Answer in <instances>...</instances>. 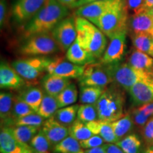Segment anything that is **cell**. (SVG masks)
Wrapping results in <instances>:
<instances>
[{"instance_id": "6da1fadb", "label": "cell", "mask_w": 153, "mask_h": 153, "mask_svg": "<svg viewBox=\"0 0 153 153\" xmlns=\"http://www.w3.org/2000/svg\"><path fill=\"white\" fill-rule=\"evenodd\" d=\"M69 14V7L58 0H47L37 14L24 24L23 36L25 38L33 34L51 32Z\"/></svg>"}, {"instance_id": "7a4b0ae2", "label": "cell", "mask_w": 153, "mask_h": 153, "mask_svg": "<svg viewBox=\"0 0 153 153\" xmlns=\"http://www.w3.org/2000/svg\"><path fill=\"white\" fill-rule=\"evenodd\" d=\"M76 39L86 51L97 58L102 57L107 47V36L87 19L75 16Z\"/></svg>"}, {"instance_id": "3957f363", "label": "cell", "mask_w": 153, "mask_h": 153, "mask_svg": "<svg viewBox=\"0 0 153 153\" xmlns=\"http://www.w3.org/2000/svg\"><path fill=\"white\" fill-rule=\"evenodd\" d=\"M128 5L126 0H117L111 8L98 19L91 22L107 37L128 30Z\"/></svg>"}, {"instance_id": "277c9868", "label": "cell", "mask_w": 153, "mask_h": 153, "mask_svg": "<svg viewBox=\"0 0 153 153\" xmlns=\"http://www.w3.org/2000/svg\"><path fill=\"white\" fill-rule=\"evenodd\" d=\"M116 85L105 88L96 104L99 119L111 123L124 116L125 96Z\"/></svg>"}, {"instance_id": "5b68a950", "label": "cell", "mask_w": 153, "mask_h": 153, "mask_svg": "<svg viewBox=\"0 0 153 153\" xmlns=\"http://www.w3.org/2000/svg\"><path fill=\"white\" fill-rule=\"evenodd\" d=\"M61 51L51 32L36 33L24 38L19 53L26 57L47 56Z\"/></svg>"}, {"instance_id": "8992f818", "label": "cell", "mask_w": 153, "mask_h": 153, "mask_svg": "<svg viewBox=\"0 0 153 153\" xmlns=\"http://www.w3.org/2000/svg\"><path fill=\"white\" fill-rule=\"evenodd\" d=\"M105 65L111 76L113 82L126 91H128L137 82L152 76V73L137 70L128 62H120Z\"/></svg>"}, {"instance_id": "52a82bcc", "label": "cell", "mask_w": 153, "mask_h": 153, "mask_svg": "<svg viewBox=\"0 0 153 153\" xmlns=\"http://www.w3.org/2000/svg\"><path fill=\"white\" fill-rule=\"evenodd\" d=\"M48 56H30L19 59L11 62V66L21 76L30 84L43 77L47 72L48 66L53 60Z\"/></svg>"}, {"instance_id": "ba28073f", "label": "cell", "mask_w": 153, "mask_h": 153, "mask_svg": "<svg viewBox=\"0 0 153 153\" xmlns=\"http://www.w3.org/2000/svg\"><path fill=\"white\" fill-rule=\"evenodd\" d=\"M62 52H65L77 37L75 16H67L51 31Z\"/></svg>"}, {"instance_id": "9c48e42d", "label": "cell", "mask_w": 153, "mask_h": 153, "mask_svg": "<svg viewBox=\"0 0 153 153\" xmlns=\"http://www.w3.org/2000/svg\"><path fill=\"white\" fill-rule=\"evenodd\" d=\"M78 80L79 86H93L103 88H106L113 82L106 66L101 62L86 65L85 72Z\"/></svg>"}, {"instance_id": "30bf717a", "label": "cell", "mask_w": 153, "mask_h": 153, "mask_svg": "<svg viewBox=\"0 0 153 153\" xmlns=\"http://www.w3.org/2000/svg\"><path fill=\"white\" fill-rule=\"evenodd\" d=\"M47 0H15L11 7V16L15 23L26 24L42 8Z\"/></svg>"}, {"instance_id": "8fae6325", "label": "cell", "mask_w": 153, "mask_h": 153, "mask_svg": "<svg viewBox=\"0 0 153 153\" xmlns=\"http://www.w3.org/2000/svg\"><path fill=\"white\" fill-rule=\"evenodd\" d=\"M127 31L123 30L110 38V43L100 58L101 63L104 65L115 64L123 60L126 52Z\"/></svg>"}, {"instance_id": "7c38bea8", "label": "cell", "mask_w": 153, "mask_h": 153, "mask_svg": "<svg viewBox=\"0 0 153 153\" xmlns=\"http://www.w3.org/2000/svg\"><path fill=\"white\" fill-rule=\"evenodd\" d=\"M86 65H78L62 57H54L47 68V73L69 79H79L85 72Z\"/></svg>"}, {"instance_id": "4fadbf2b", "label": "cell", "mask_w": 153, "mask_h": 153, "mask_svg": "<svg viewBox=\"0 0 153 153\" xmlns=\"http://www.w3.org/2000/svg\"><path fill=\"white\" fill-rule=\"evenodd\" d=\"M1 153H35L29 144L19 140L11 132V127L1 126L0 131Z\"/></svg>"}, {"instance_id": "5bb4252c", "label": "cell", "mask_w": 153, "mask_h": 153, "mask_svg": "<svg viewBox=\"0 0 153 153\" xmlns=\"http://www.w3.org/2000/svg\"><path fill=\"white\" fill-rule=\"evenodd\" d=\"M133 106L138 107L153 101V77L142 80L134 85L128 91Z\"/></svg>"}, {"instance_id": "9a60e30c", "label": "cell", "mask_w": 153, "mask_h": 153, "mask_svg": "<svg viewBox=\"0 0 153 153\" xmlns=\"http://www.w3.org/2000/svg\"><path fill=\"white\" fill-rule=\"evenodd\" d=\"M27 85V82L14 70L12 66L5 62L0 65V87L3 89L18 90Z\"/></svg>"}, {"instance_id": "2e32d148", "label": "cell", "mask_w": 153, "mask_h": 153, "mask_svg": "<svg viewBox=\"0 0 153 153\" xmlns=\"http://www.w3.org/2000/svg\"><path fill=\"white\" fill-rule=\"evenodd\" d=\"M41 131L51 143L52 148L70 135L69 127L62 125L53 116L45 119Z\"/></svg>"}, {"instance_id": "e0dca14e", "label": "cell", "mask_w": 153, "mask_h": 153, "mask_svg": "<svg viewBox=\"0 0 153 153\" xmlns=\"http://www.w3.org/2000/svg\"><path fill=\"white\" fill-rule=\"evenodd\" d=\"M116 1L117 0H102L87 4L76 9L74 15L92 22L108 11Z\"/></svg>"}, {"instance_id": "ac0fdd59", "label": "cell", "mask_w": 153, "mask_h": 153, "mask_svg": "<svg viewBox=\"0 0 153 153\" xmlns=\"http://www.w3.org/2000/svg\"><path fill=\"white\" fill-rule=\"evenodd\" d=\"M66 58L78 65H87L97 62V57L88 52L80 45L77 39L66 51Z\"/></svg>"}, {"instance_id": "d6986e66", "label": "cell", "mask_w": 153, "mask_h": 153, "mask_svg": "<svg viewBox=\"0 0 153 153\" xmlns=\"http://www.w3.org/2000/svg\"><path fill=\"white\" fill-rule=\"evenodd\" d=\"M70 83L71 81L69 78L48 73L41 79V87L44 91L54 97H57Z\"/></svg>"}, {"instance_id": "ffe728a7", "label": "cell", "mask_w": 153, "mask_h": 153, "mask_svg": "<svg viewBox=\"0 0 153 153\" xmlns=\"http://www.w3.org/2000/svg\"><path fill=\"white\" fill-rule=\"evenodd\" d=\"M86 123L94 135H100L105 143H116L118 141L110 122L98 119Z\"/></svg>"}, {"instance_id": "44dd1931", "label": "cell", "mask_w": 153, "mask_h": 153, "mask_svg": "<svg viewBox=\"0 0 153 153\" xmlns=\"http://www.w3.org/2000/svg\"><path fill=\"white\" fill-rule=\"evenodd\" d=\"M128 24L133 33H148L153 37V18L145 11L133 14Z\"/></svg>"}, {"instance_id": "7402d4cb", "label": "cell", "mask_w": 153, "mask_h": 153, "mask_svg": "<svg viewBox=\"0 0 153 153\" xmlns=\"http://www.w3.org/2000/svg\"><path fill=\"white\" fill-rule=\"evenodd\" d=\"M128 63L137 70L152 73L153 57L138 50L133 51L128 57Z\"/></svg>"}, {"instance_id": "603a6c76", "label": "cell", "mask_w": 153, "mask_h": 153, "mask_svg": "<svg viewBox=\"0 0 153 153\" xmlns=\"http://www.w3.org/2000/svg\"><path fill=\"white\" fill-rule=\"evenodd\" d=\"M14 96L12 93L1 91L0 93V118L1 126L11 127V113Z\"/></svg>"}, {"instance_id": "cb8c5ba5", "label": "cell", "mask_w": 153, "mask_h": 153, "mask_svg": "<svg viewBox=\"0 0 153 153\" xmlns=\"http://www.w3.org/2000/svg\"><path fill=\"white\" fill-rule=\"evenodd\" d=\"M43 91L37 86L33 87L29 85L19 93L18 95L23 100L26 101L35 111L37 113L44 96Z\"/></svg>"}, {"instance_id": "d4e9b609", "label": "cell", "mask_w": 153, "mask_h": 153, "mask_svg": "<svg viewBox=\"0 0 153 153\" xmlns=\"http://www.w3.org/2000/svg\"><path fill=\"white\" fill-rule=\"evenodd\" d=\"M135 125L131 114H126L119 119L111 122L114 133L118 140L122 139L132 131Z\"/></svg>"}, {"instance_id": "484cf974", "label": "cell", "mask_w": 153, "mask_h": 153, "mask_svg": "<svg viewBox=\"0 0 153 153\" xmlns=\"http://www.w3.org/2000/svg\"><path fill=\"white\" fill-rule=\"evenodd\" d=\"M79 102L82 104H96L105 88L93 86H79Z\"/></svg>"}, {"instance_id": "4316f807", "label": "cell", "mask_w": 153, "mask_h": 153, "mask_svg": "<svg viewBox=\"0 0 153 153\" xmlns=\"http://www.w3.org/2000/svg\"><path fill=\"white\" fill-rule=\"evenodd\" d=\"M79 105L72 104L59 108L53 116L57 121L62 125L70 127L77 118V111Z\"/></svg>"}, {"instance_id": "83f0119b", "label": "cell", "mask_w": 153, "mask_h": 153, "mask_svg": "<svg viewBox=\"0 0 153 153\" xmlns=\"http://www.w3.org/2000/svg\"><path fill=\"white\" fill-rule=\"evenodd\" d=\"M131 41L135 49L153 57V37L148 33H133Z\"/></svg>"}, {"instance_id": "f1b7e54d", "label": "cell", "mask_w": 153, "mask_h": 153, "mask_svg": "<svg viewBox=\"0 0 153 153\" xmlns=\"http://www.w3.org/2000/svg\"><path fill=\"white\" fill-rule=\"evenodd\" d=\"M124 153H142V141L136 134H129L116 143Z\"/></svg>"}, {"instance_id": "f546056e", "label": "cell", "mask_w": 153, "mask_h": 153, "mask_svg": "<svg viewBox=\"0 0 153 153\" xmlns=\"http://www.w3.org/2000/svg\"><path fill=\"white\" fill-rule=\"evenodd\" d=\"M58 109L59 106L56 97L45 93L37 113L42 117L47 119L54 116Z\"/></svg>"}, {"instance_id": "4dcf8cb0", "label": "cell", "mask_w": 153, "mask_h": 153, "mask_svg": "<svg viewBox=\"0 0 153 153\" xmlns=\"http://www.w3.org/2000/svg\"><path fill=\"white\" fill-rule=\"evenodd\" d=\"M11 132L21 142L29 144L32 139L41 131V127L31 126H16L11 127Z\"/></svg>"}, {"instance_id": "1f68e13d", "label": "cell", "mask_w": 153, "mask_h": 153, "mask_svg": "<svg viewBox=\"0 0 153 153\" xmlns=\"http://www.w3.org/2000/svg\"><path fill=\"white\" fill-rule=\"evenodd\" d=\"M33 113L36 112L26 101L23 100L18 95L14 96L12 113H11V123H12L11 127L14 126V122L17 119L24 117L29 114H33Z\"/></svg>"}, {"instance_id": "d6a6232c", "label": "cell", "mask_w": 153, "mask_h": 153, "mask_svg": "<svg viewBox=\"0 0 153 153\" xmlns=\"http://www.w3.org/2000/svg\"><path fill=\"white\" fill-rule=\"evenodd\" d=\"M82 149L79 141L74 139L71 135H68L53 147L52 152L53 153H77Z\"/></svg>"}, {"instance_id": "836d02e7", "label": "cell", "mask_w": 153, "mask_h": 153, "mask_svg": "<svg viewBox=\"0 0 153 153\" xmlns=\"http://www.w3.org/2000/svg\"><path fill=\"white\" fill-rule=\"evenodd\" d=\"M59 108L74 104L77 101L78 91L76 85L70 83L56 97Z\"/></svg>"}, {"instance_id": "e575fe53", "label": "cell", "mask_w": 153, "mask_h": 153, "mask_svg": "<svg viewBox=\"0 0 153 153\" xmlns=\"http://www.w3.org/2000/svg\"><path fill=\"white\" fill-rule=\"evenodd\" d=\"M69 135L78 141H82L92 136L94 133L88 128L87 123L76 119L69 127Z\"/></svg>"}, {"instance_id": "d590c367", "label": "cell", "mask_w": 153, "mask_h": 153, "mask_svg": "<svg viewBox=\"0 0 153 153\" xmlns=\"http://www.w3.org/2000/svg\"><path fill=\"white\" fill-rule=\"evenodd\" d=\"M30 145L35 153H52V146L41 131L32 139Z\"/></svg>"}, {"instance_id": "8d00e7d4", "label": "cell", "mask_w": 153, "mask_h": 153, "mask_svg": "<svg viewBox=\"0 0 153 153\" xmlns=\"http://www.w3.org/2000/svg\"><path fill=\"white\" fill-rule=\"evenodd\" d=\"M77 119L85 123L99 119L96 104L79 105L77 111Z\"/></svg>"}, {"instance_id": "74e56055", "label": "cell", "mask_w": 153, "mask_h": 153, "mask_svg": "<svg viewBox=\"0 0 153 153\" xmlns=\"http://www.w3.org/2000/svg\"><path fill=\"white\" fill-rule=\"evenodd\" d=\"M45 118L40 116L38 113L29 114L28 116H24L17 119L14 122V126H31L36 127H41L45 122Z\"/></svg>"}, {"instance_id": "f35d334b", "label": "cell", "mask_w": 153, "mask_h": 153, "mask_svg": "<svg viewBox=\"0 0 153 153\" xmlns=\"http://www.w3.org/2000/svg\"><path fill=\"white\" fill-rule=\"evenodd\" d=\"M105 141L99 135H94L89 138L79 141L80 145L82 149H90L104 145Z\"/></svg>"}, {"instance_id": "ab89813d", "label": "cell", "mask_w": 153, "mask_h": 153, "mask_svg": "<svg viewBox=\"0 0 153 153\" xmlns=\"http://www.w3.org/2000/svg\"><path fill=\"white\" fill-rule=\"evenodd\" d=\"M143 136L148 145H153V116L143 128Z\"/></svg>"}, {"instance_id": "60d3db41", "label": "cell", "mask_w": 153, "mask_h": 153, "mask_svg": "<svg viewBox=\"0 0 153 153\" xmlns=\"http://www.w3.org/2000/svg\"><path fill=\"white\" fill-rule=\"evenodd\" d=\"M128 9L134 14L144 12V0H126Z\"/></svg>"}, {"instance_id": "b9f144b4", "label": "cell", "mask_w": 153, "mask_h": 153, "mask_svg": "<svg viewBox=\"0 0 153 153\" xmlns=\"http://www.w3.org/2000/svg\"><path fill=\"white\" fill-rule=\"evenodd\" d=\"M8 16V4L7 0L0 1V26L2 28L4 27Z\"/></svg>"}, {"instance_id": "7bdbcfd3", "label": "cell", "mask_w": 153, "mask_h": 153, "mask_svg": "<svg viewBox=\"0 0 153 153\" xmlns=\"http://www.w3.org/2000/svg\"><path fill=\"white\" fill-rule=\"evenodd\" d=\"M135 110L145 118L150 119L153 116V101L138 106L135 108Z\"/></svg>"}, {"instance_id": "ee69618b", "label": "cell", "mask_w": 153, "mask_h": 153, "mask_svg": "<svg viewBox=\"0 0 153 153\" xmlns=\"http://www.w3.org/2000/svg\"><path fill=\"white\" fill-rule=\"evenodd\" d=\"M106 153H124L120 147L116 143H106L104 144Z\"/></svg>"}, {"instance_id": "f6af8a7d", "label": "cell", "mask_w": 153, "mask_h": 153, "mask_svg": "<svg viewBox=\"0 0 153 153\" xmlns=\"http://www.w3.org/2000/svg\"><path fill=\"white\" fill-rule=\"evenodd\" d=\"M97 1H102V0H76L75 2L71 6L70 9H77L80 7H82V6L87 4Z\"/></svg>"}, {"instance_id": "bcb514c9", "label": "cell", "mask_w": 153, "mask_h": 153, "mask_svg": "<svg viewBox=\"0 0 153 153\" xmlns=\"http://www.w3.org/2000/svg\"><path fill=\"white\" fill-rule=\"evenodd\" d=\"M85 153H106L104 144L101 145V146L97 147V148L86 149L85 150Z\"/></svg>"}, {"instance_id": "7dc6e473", "label": "cell", "mask_w": 153, "mask_h": 153, "mask_svg": "<svg viewBox=\"0 0 153 153\" xmlns=\"http://www.w3.org/2000/svg\"><path fill=\"white\" fill-rule=\"evenodd\" d=\"M153 8V0H144L145 11Z\"/></svg>"}, {"instance_id": "c3c4849f", "label": "cell", "mask_w": 153, "mask_h": 153, "mask_svg": "<svg viewBox=\"0 0 153 153\" xmlns=\"http://www.w3.org/2000/svg\"><path fill=\"white\" fill-rule=\"evenodd\" d=\"M58 1H60L61 4H62L63 5L66 6V7L70 8L71 6L75 2L76 0H58Z\"/></svg>"}, {"instance_id": "681fc988", "label": "cell", "mask_w": 153, "mask_h": 153, "mask_svg": "<svg viewBox=\"0 0 153 153\" xmlns=\"http://www.w3.org/2000/svg\"><path fill=\"white\" fill-rule=\"evenodd\" d=\"M142 153H153V145H148V148L145 149Z\"/></svg>"}, {"instance_id": "f907efd6", "label": "cell", "mask_w": 153, "mask_h": 153, "mask_svg": "<svg viewBox=\"0 0 153 153\" xmlns=\"http://www.w3.org/2000/svg\"><path fill=\"white\" fill-rule=\"evenodd\" d=\"M145 12H146L147 14H148V15H150V16H152L153 18V8L149 9V10L145 11Z\"/></svg>"}, {"instance_id": "816d5d0a", "label": "cell", "mask_w": 153, "mask_h": 153, "mask_svg": "<svg viewBox=\"0 0 153 153\" xmlns=\"http://www.w3.org/2000/svg\"><path fill=\"white\" fill-rule=\"evenodd\" d=\"M77 153H85V151H83V150H81V151H79V152H77Z\"/></svg>"}, {"instance_id": "f5cc1de1", "label": "cell", "mask_w": 153, "mask_h": 153, "mask_svg": "<svg viewBox=\"0 0 153 153\" xmlns=\"http://www.w3.org/2000/svg\"><path fill=\"white\" fill-rule=\"evenodd\" d=\"M152 77H153V71H152Z\"/></svg>"}]
</instances>
